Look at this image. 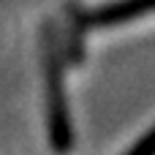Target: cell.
<instances>
[{
	"instance_id": "obj_1",
	"label": "cell",
	"mask_w": 155,
	"mask_h": 155,
	"mask_svg": "<svg viewBox=\"0 0 155 155\" xmlns=\"http://www.w3.org/2000/svg\"><path fill=\"white\" fill-rule=\"evenodd\" d=\"M131 153H136V155H153L155 153V128L142 139V142H136V144L131 147Z\"/></svg>"
}]
</instances>
